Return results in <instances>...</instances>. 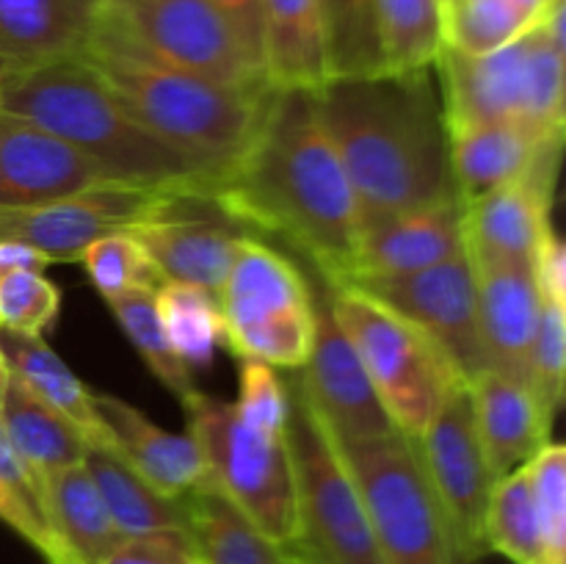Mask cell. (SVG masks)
Here are the masks:
<instances>
[{"label": "cell", "instance_id": "obj_1", "mask_svg": "<svg viewBox=\"0 0 566 564\" xmlns=\"http://www.w3.org/2000/svg\"><path fill=\"white\" fill-rule=\"evenodd\" d=\"M205 197L247 232L291 243L326 282H337L352 265L357 202L313 88L271 86L258 127Z\"/></svg>", "mask_w": 566, "mask_h": 564}, {"label": "cell", "instance_id": "obj_2", "mask_svg": "<svg viewBox=\"0 0 566 564\" xmlns=\"http://www.w3.org/2000/svg\"><path fill=\"white\" fill-rule=\"evenodd\" d=\"M315 100L346 169L359 230L457 197L434 66L337 77L315 88Z\"/></svg>", "mask_w": 566, "mask_h": 564}, {"label": "cell", "instance_id": "obj_3", "mask_svg": "<svg viewBox=\"0 0 566 564\" xmlns=\"http://www.w3.org/2000/svg\"><path fill=\"white\" fill-rule=\"evenodd\" d=\"M83 59L122 108L210 177L232 164L258 127L271 86L238 88L155 59L105 17Z\"/></svg>", "mask_w": 566, "mask_h": 564}, {"label": "cell", "instance_id": "obj_4", "mask_svg": "<svg viewBox=\"0 0 566 564\" xmlns=\"http://www.w3.org/2000/svg\"><path fill=\"white\" fill-rule=\"evenodd\" d=\"M0 111L72 144L133 186L208 191L213 177L138 125L86 59L0 72Z\"/></svg>", "mask_w": 566, "mask_h": 564}, {"label": "cell", "instance_id": "obj_5", "mask_svg": "<svg viewBox=\"0 0 566 564\" xmlns=\"http://www.w3.org/2000/svg\"><path fill=\"white\" fill-rule=\"evenodd\" d=\"M564 0H553L539 22L501 50L464 55L442 50L434 64L446 125H523L564 133Z\"/></svg>", "mask_w": 566, "mask_h": 564}, {"label": "cell", "instance_id": "obj_6", "mask_svg": "<svg viewBox=\"0 0 566 564\" xmlns=\"http://www.w3.org/2000/svg\"><path fill=\"white\" fill-rule=\"evenodd\" d=\"M287 446L296 476V536L285 547L293 564H385L363 492L298 382L291 390Z\"/></svg>", "mask_w": 566, "mask_h": 564}, {"label": "cell", "instance_id": "obj_7", "mask_svg": "<svg viewBox=\"0 0 566 564\" xmlns=\"http://www.w3.org/2000/svg\"><path fill=\"white\" fill-rule=\"evenodd\" d=\"M332 315L352 341L396 429L418 440L462 376L423 330L346 282H326Z\"/></svg>", "mask_w": 566, "mask_h": 564}, {"label": "cell", "instance_id": "obj_8", "mask_svg": "<svg viewBox=\"0 0 566 564\" xmlns=\"http://www.w3.org/2000/svg\"><path fill=\"white\" fill-rule=\"evenodd\" d=\"M188 431L202 451L208 479L276 545L296 536V476L285 435L243 424L235 404L191 390L182 398Z\"/></svg>", "mask_w": 566, "mask_h": 564}, {"label": "cell", "instance_id": "obj_9", "mask_svg": "<svg viewBox=\"0 0 566 564\" xmlns=\"http://www.w3.org/2000/svg\"><path fill=\"white\" fill-rule=\"evenodd\" d=\"M224 346L238 359L298 370L315 337V296L302 269L254 236L238 241L219 288Z\"/></svg>", "mask_w": 566, "mask_h": 564}, {"label": "cell", "instance_id": "obj_10", "mask_svg": "<svg viewBox=\"0 0 566 564\" xmlns=\"http://www.w3.org/2000/svg\"><path fill=\"white\" fill-rule=\"evenodd\" d=\"M357 479L385 564H479L462 551L415 440L401 431L368 442H340Z\"/></svg>", "mask_w": 566, "mask_h": 564}, {"label": "cell", "instance_id": "obj_11", "mask_svg": "<svg viewBox=\"0 0 566 564\" xmlns=\"http://www.w3.org/2000/svg\"><path fill=\"white\" fill-rule=\"evenodd\" d=\"M105 17L166 64L227 86H271L210 0H105Z\"/></svg>", "mask_w": 566, "mask_h": 564}, {"label": "cell", "instance_id": "obj_12", "mask_svg": "<svg viewBox=\"0 0 566 564\" xmlns=\"http://www.w3.org/2000/svg\"><path fill=\"white\" fill-rule=\"evenodd\" d=\"M193 191L133 186L108 180L36 208L0 210V241L44 254L50 263H72L99 238L147 221Z\"/></svg>", "mask_w": 566, "mask_h": 564}, {"label": "cell", "instance_id": "obj_13", "mask_svg": "<svg viewBox=\"0 0 566 564\" xmlns=\"http://www.w3.org/2000/svg\"><path fill=\"white\" fill-rule=\"evenodd\" d=\"M415 448L459 545L481 564L486 556L484 514L495 479L475 429L473 393L468 382H457L446 393L431 424L415 440Z\"/></svg>", "mask_w": 566, "mask_h": 564}, {"label": "cell", "instance_id": "obj_14", "mask_svg": "<svg viewBox=\"0 0 566 564\" xmlns=\"http://www.w3.org/2000/svg\"><path fill=\"white\" fill-rule=\"evenodd\" d=\"M346 285H357L359 291L370 293L423 330L446 352L462 382L470 385L481 370H486L475 307V276L468 249L415 274L376 276Z\"/></svg>", "mask_w": 566, "mask_h": 564}, {"label": "cell", "instance_id": "obj_15", "mask_svg": "<svg viewBox=\"0 0 566 564\" xmlns=\"http://www.w3.org/2000/svg\"><path fill=\"white\" fill-rule=\"evenodd\" d=\"M298 387L337 442H368L396 435L357 352L332 315L329 293L315 299V337Z\"/></svg>", "mask_w": 566, "mask_h": 564}, {"label": "cell", "instance_id": "obj_16", "mask_svg": "<svg viewBox=\"0 0 566 564\" xmlns=\"http://www.w3.org/2000/svg\"><path fill=\"white\" fill-rule=\"evenodd\" d=\"M562 138L539 155L528 175L464 202V249L473 263L534 265L551 230V197Z\"/></svg>", "mask_w": 566, "mask_h": 564}, {"label": "cell", "instance_id": "obj_17", "mask_svg": "<svg viewBox=\"0 0 566 564\" xmlns=\"http://www.w3.org/2000/svg\"><path fill=\"white\" fill-rule=\"evenodd\" d=\"M127 232L164 280L191 282L213 293L230 271L238 241L249 236L202 194H186Z\"/></svg>", "mask_w": 566, "mask_h": 564}, {"label": "cell", "instance_id": "obj_18", "mask_svg": "<svg viewBox=\"0 0 566 564\" xmlns=\"http://www.w3.org/2000/svg\"><path fill=\"white\" fill-rule=\"evenodd\" d=\"M108 180L81 149L0 111V210L36 208Z\"/></svg>", "mask_w": 566, "mask_h": 564}, {"label": "cell", "instance_id": "obj_19", "mask_svg": "<svg viewBox=\"0 0 566 564\" xmlns=\"http://www.w3.org/2000/svg\"><path fill=\"white\" fill-rule=\"evenodd\" d=\"M459 252H464V202L457 194L429 208L365 224L352 265L337 282L415 274Z\"/></svg>", "mask_w": 566, "mask_h": 564}, {"label": "cell", "instance_id": "obj_20", "mask_svg": "<svg viewBox=\"0 0 566 564\" xmlns=\"http://www.w3.org/2000/svg\"><path fill=\"white\" fill-rule=\"evenodd\" d=\"M473 276L486 368L528 385V352L542 304L534 265L473 263Z\"/></svg>", "mask_w": 566, "mask_h": 564}, {"label": "cell", "instance_id": "obj_21", "mask_svg": "<svg viewBox=\"0 0 566 564\" xmlns=\"http://www.w3.org/2000/svg\"><path fill=\"white\" fill-rule=\"evenodd\" d=\"M103 9L105 0H0V66L83 59Z\"/></svg>", "mask_w": 566, "mask_h": 564}, {"label": "cell", "instance_id": "obj_22", "mask_svg": "<svg viewBox=\"0 0 566 564\" xmlns=\"http://www.w3.org/2000/svg\"><path fill=\"white\" fill-rule=\"evenodd\" d=\"M470 393L475 429L495 481L528 464L551 442L553 418L523 379L486 368L470 382Z\"/></svg>", "mask_w": 566, "mask_h": 564}, {"label": "cell", "instance_id": "obj_23", "mask_svg": "<svg viewBox=\"0 0 566 564\" xmlns=\"http://www.w3.org/2000/svg\"><path fill=\"white\" fill-rule=\"evenodd\" d=\"M99 415L114 437L116 453L164 495L182 498L208 479L202 451L191 431H169L138 407L111 393H94Z\"/></svg>", "mask_w": 566, "mask_h": 564}, {"label": "cell", "instance_id": "obj_24", "mask_svg": "<svg viewBox=\"0 0 566 564\" xmlns=\"http://www.w3.org/2000/svg\"><path fill=\"white\" fill-rule=\"evenodd\" d=\"M564 133H542L523 125H462L448 127V149H451L453 186L462 202L484 197L506 182L528 175L539 155Z\"/></svg>", "mask_w": 566, "mask_h": 564}, {"label": "cell", "instance_id": "obj_25", "mask_svg": "<svg viewBox=\"0 0 566 564\" xmlns=\"http://www.w3.org/2000/svg\"><path fill=\"white\" fill-rule=\"evenodd\" d=\"M0 352L9 363L11 374L20 376L42 401L64 415L83 435L86 446L116 451L114 437L99 415L94 390H88L70 370V365L44 343L42 335H20L0 330Z\"/></svg>", "mask_w": 566, "mask_h": 564}, {"label": "cell", "instance_id": "obj_26", "mask_svg": "<svg viewBox=\"0 0 566 564\" xmlns=\"http://www.w3.org/2000/svg\"><path fill=\"white\" fill-rule=\"evenodd\" d=\"M182 503L188 540L202 564H293L285 547L260 534L210 479L186 492Z\"/></svg>", "mask_w": 566, "mask_h": 564}, {"label": "cell", "instance_id": "obj_27", "mask_svg": "<svg viewBox=\"0 0 566 564\" xmlns=\"http://www.w3.org/2000/svg\"><path fill=\"white\" fill-rule=\"evenodd\" d=\"M263 64L276 88L324 86L318 0H263Z\"/></svg>", "mask_w": 566, "mask_h": 564}, {"label": "cell", "instance_id": "obj_28", "mask_svg": "<svg viewBox=\"0 0 566 564\" xmlns=\"http://www.w3.org/2000/svg\"><path fill=\"white\" fill-rule=\"evenodd\" d=\"M44 495L50 529L72 564H99L125 540L83 462L44 476Z\"/></svg>", "mask_w": 566, "mask_h": 564}, {"label": "cell", "instance_id": "obj_29", "mask_svg": "<svg viewBox=\"0 0 566 564\" xmlns=\"http://www.w3.org/2000/svg\"><path fill=\"white\" fill-rule=\"evenodd\" d=\"M83 468L92 476L111 520L122 536H144L158 531H186L182 498L164 495L108 448L86 446Z\"/></svg>", "mask_w": 566, "mask_h": 564}, {"label": "cell", "instance_id": "obj_30", "mask_svg": "<svg viewBox=\"0 0 566 564\" xmlns=\"http://www.w3.org/2000/svg\"><path fill=\"white\" fill-rule=\"evenodd\" d=\"M0 426L14 446V451L36 470L39 476H50L55 470L72 468L83 462L86 440L81 431L61 412H55L48 401L36 396L20 376L11 374L6 387Z\"/></svg>", "mask_w": 566, "mask_h": 564}, {"label": "cell", "instance_id": "obj_31", "mask_svg": "<svg viewBox=\"0 0 566 564\" xmlns=\"http://www.w3.org/2000/svg\"><path fill=\"white\" fill-rule=\"evenodd\" d=\"M385 72L431 70L446 50V0H376Z\"/></svg>", "mask_w": 566, "mask_h": 564}, {"label": "cell", "instance_id": "obj_32", "mask_svg": "<svg viewBox=\"0 0 566 564\" xmlns=\"http://www.w3.org/2000/svg\"><path fill=\"white\" fill-rule=\"evenodd\" d=\"M326 81L385 72L376 0H318Z\"/></svg>", "mask_w": 566, "mask_h": 564}, {"label": "cell", "instance_id": "obj_33", "mask_svg": "<svg viewBox=\"0 0 566 564\" xmlns=\"http://www.w3.org/2000/svg\"><path fill=\"white\" fill-rule=\"evenodd\" d=\"M155 304H158L160 324L182 363L188 368L210 363L216 348L224 343L219 293L205 291L191 282L166 280L155 291Z\"/></svg>", "mask_w": 566, "mask_h": 564}, {"label": "cell", "instance_id": "obj_34", "mask_svg": "<svg viewBox=\"0 0 566 564\" xmlns=\"http://www.w3.org/2000/svg\"><path fill=\"white\" fill-rule=\"evenodd\" d=\"M484 545L486 553H501L512 564H547L525 464L492 487L484 514Z\"/></svg>", "mask_w": 566, "mask_h": 564}, {"label": "cell", "instance_id": "obj_35", "mask_svg": "<svg viewBox=\"0 0 566 564\" xmlns=\"http://www.w3.org/2000/svg\"><path fill=\"white\" fill-rule=\"evenodd\" d=\"M119 321L122 332L130 337L136 352L142 354L144 363L149 365L160 385L169 387L177 398H186L193 387L191 368L180 359V354L171 346L164 324H160L158 304H155V291H127L114 299H105Z\"/></svg>", "mask_w": 566, "mask_h": 564}, {"label": "cell", "instance_id": "obj_36", "mask_svg": "<svg viewBox=\"0 0 566 564\" xmlns=\"http://www.w3.org/2000/svg\"><path fill=\"white\" fill-rule=\"evenodd\" d=\"M534 25L512 0H446V48L457 53H492Z\"/></svg>", "mask_w": 566, "mask_h": 564}, {"label": "cell", "instance_id": "obj_37", "mask_svg": "<svg viewBox=\"0 0 566 564\" xmlns=\"http://www.w3.org/2000/svg\"><path fill=\"white\" fill-rule=\"evenodd\" d=\"M81 260L103 299H114L127 291H158L166 282L127 230L94 241Z\"/></svg>", "mask_w": 566, "mask_h": 564}, {"label": "cell", "instance_id": "obj_38", "mask_svg": "<svg viewBox=\"0 0 566 564\" xmlns=\"http://www.w3.org/2000/svg\"><path fill=\"white\" fill-rule=\"evenodd\" d=\"M547 564H566V448L547 442L525 464Z\"/></svg>", "mask_w": 566, "mask_h": 564}, {"label": "cell", "instance_id": "obj_39", "mask_svg": "<svg viewBox=\"0 0 566 564\" xmlns=\"http://www.w3.org/2000/svg\"><path fill=\"white\" fill-rule=\"evenodd\" d=\"M566 379V299L542 296L534 341L528 352V387L545 412L556 418Z\"/></svg>", "mask_w": 566, "mask_h": 564}, {"label": "cell", "instance_id": "obj_40", "mask_svg": "<svg viewBox=\"0 0 566 564\" xmlns=\"http://www.w3.org/2000/svg\"><path fill=\"white\" fill-rule=\"evenodd\" d=\"M59 307V288L42 271H17L0 280V330L42 335Z\"/></svg>", "mask_w": 566, "mask_h": 564}, {"label": "cell", "instance_id": "obj_41", "mask_svg": "<svg viewBox=\"0 0 566 564\" xmlns=\"http://www.w3.org/2000/svg\"><path fill=\"white\" fill-rule=\"evenodd\" d=\"M235 412L252 429L265 431V435H285L291 396H287L285 382L276 376V368L258 359H241Z\"/></svg>", "mask_w": 566, "mask_h": 564}, {"label": "cell", "instance_id": "obj_42", "mask_svg": "<svg viewBox=\"0 0 566 564\" xmlns=\"http://www.w3.org/2000/svg\"><path fill=\"white\" fill-rule=\"evenodd\" d=\"M193 553L188 531H158V534L125 536L111 553L99 558V564H193Z\"/></svg>", "mask_w": 566, "mask_h": 564}, {"label": "cell", "instance_id": "obj_43", "mask_svg": "<svg viewBox=\"0 0 566 564\" xmlns=\"http://www.w3.org/2000/svg\"><path fill=\"white\" fill-rule=\"evenodd\" d=\"M241 42L243 53L265 75L263 64V0H210Z\"/></svg>", "mask_w": 566, "mask_h": 564}, {"label": "cell", "instance_id": "obj_44", "mask_svg": "<svg viewBox=\"0 0 566 564\" xmlns=\"http://www.w3.org/2000/svg\"><path fill=\"white\" fill-rule=\"evenodd\" d=\"M50 260L14 241H0V280L17 271H44Z\"/></svg>", "mask_w": 566, "mask_h": 564}, {"label": "cell", "instance_id": "obj_45", "mask_svg": "<svg viewBox=\"0 0 566 564\" xmlns=\"http://www.w3.org/2000/svg\"><path fill=\"white\" fill-rule=\"evenodd\" d=\"M0 520H3V523L9 525V529H14L17 534L22 536V540L31 542V545L39 551V536H36V531L31 529V523H28V520H25V514H22L20 509H17V503L11 501L9 492H6L3 487H0Z\"/></svg>", "mask_w": 566, "mask_h": 564}, {"label": "cell", "instance_id": "obj_46", "mask_svg": "<svg viewBox=\"0 0 566 564\" xmlns=\"http://www.w3.org/2000/svg\"><path fill=\"white\" fill-rule=\"evenodd\" d=\"M514 6H517L520 11H523V14H528L531 20L534 22H539L542 17H545V11L551 9V3L553 0H512Z\"/></svg>", "mask_w": 566, "mask_h": 564}, {"label": "cell", "instance_id": "obj_47", "mask_svg": "<svg viewBox=\"0 0 566 564\" xmlns=\"http://www.w3.org/2000/svg\"><path fill=\"white\" fill-rule=\"evenodd\" d=\"M9 379H11V368H9V363H6L3 352H0V409H3V398H6V387H9Z\"/></svg>", "mask_w": 566, "mask_h": 564}, {"label": "cell", "instance_id": "obj_48", "mask_svg": "<svg viewBox=\"0 0 566 564\" xmlns=\"http://www.w3.org/2000/svg\"><path fill=\"white\" fill-rule=\"evenodd\" d=\"M193 564H202V562H199V558H197V562H193Z\"/></svg>", "mask_w": 566, "mask_h": 564}, {"label": "cell", "instance_id": "obj_49", "mask_svg": "<svg viewBox=\"0 0 566 564\" xmlns=\"http://www.w3.org/2000/svg\"><path fill=\"white\" fill-rule=\"evenodd\" d=\"M0 72H3V66H0Z\"/></svg>", "mask_w": 566, "mask_h": 564}]
</instances>
